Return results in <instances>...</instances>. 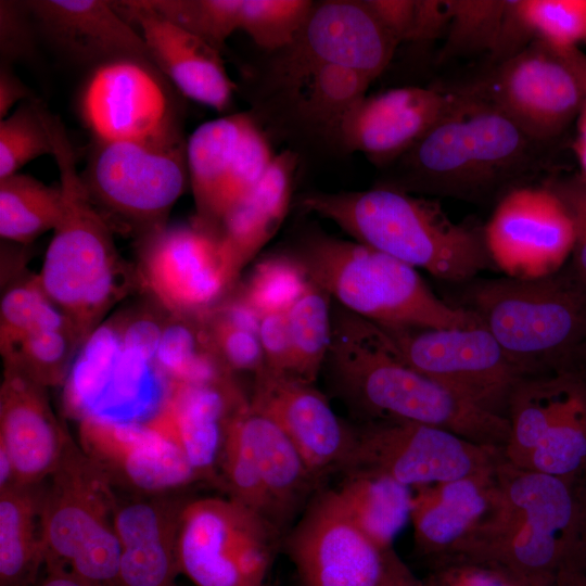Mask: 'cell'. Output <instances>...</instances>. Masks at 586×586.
Returning a JSON list of instances; mask_svg holds the SVG:
<instances>
[{"label":"cell","instance_id":"obj_57","mask_svg":"<svg viewBox=\"0 0 586 586\" xmlns=\"http://www.w3.org/2000/svg\"><path fill=\"white\" fill-rule=\"evenodd\" d=\"M43 570L44 574L34 586H91L65 571L48 568Z\"/></svg>","mask_w":586,"mask_h":586},{"label":"cell","instance_id":"obj_26","mask_svg":"<svg viewBox=\"0 0 586 586\" xmlns=\"http://www.w3.org/2000/svg\"><path fill=\"white\" fill-rule=\"evenodd\" d=\"M112 3L140 34L151 62L183 98L217 112L229 107L235 85L220 51L170 22L146 0Z\"/></svg>","mask_w":586,"mask_h":586},{"label":"cell","instance_id":"obj_3","mask_svg":"<svg viewBox=\"0 0 586 586\" xmlns=\"http://www.w3.org/2000/svg\"><path fill=\"white\" fill-rule=\"evenodd\" d=\"M42 117L54 146L63 213L35 277L86 340L139 281L137 270L117 252L115 231L85 188L64 124L47 106Z\"/></svg>","mask_w":586,"mask_h":586},{"label":"cell","instance_id":"obj_44","mask_svg":"<svg viewBox=\"0 0 586 586\" xmlns=\"http://www.w3.org/2000/svg\"><path fill=\"white\" fill-rule=\"evenodd\" d=\"M174 24L220 51L240 29L242 0H146Z\"/></svg>","mask_w":586,"mask_h":586},{"label":"cell","instance_id":"obj_61","mask_svg":"<svg viewBox=\"0 0 586 586\" xmlns=\"http://www.w3.org/2000/svg\"><path fill=\"white\" fill-rule=\"evenodd\" d=\"M584 105L586 106V99H585V103H584Z\"/></svg>","mask_w":586,"mask_h":586},{"label":"cell","instance_id":"obj_52","mask_svg":"<svg viewBox=\"0 0 586 586\" xmlns=\"http://www.w3.org/2000/svg\"><path fill=\"white\" fill-rule=\"evenodd\" d=\"M576 519L565 563L586 571V475L575 483Z\"/></svg>","mask_w":586,"mask_h":586},{"label":"cell","instance_id":"obj_28","mask_svg":"<svg viewBox=\"0 0 586 586\" xmlns=\"http://www.w3.org/2000/svg\"><path fill=\"white\" fill-rule=\"evenodd\" d=\"M71 434L50 405L47 387L3 367L0 386V450L16 484L44 482L59 464Z\"/></svg>","mask_w":586,"mask_h":586},{"label":"cell","instance_id":"obj_18","mask_svg":"<svg viewBox=\"0 0 586 586\" xmlns=\"http://www.w3.org/2000/svg\"><path fill=\"white\" fill-rule=\"evenodd\" d=\"M139 285L170 314L203 316L238 279L219 239L194 220L138 240Z\"/></svg>","mask_w":586,"mask_h":586},{"label":"cell","instance_id":"obj_25","mask_svg":"<svg viewBox=\"0 0 586 586\" xmlns=\"http://www.w3.org/2000/svg\"><path fill=\"white\" fill-rule=\"evenodd\" d=\"M456 90L400 87L366 95L341 129V150L384 169L412 148L453 106Z\"/></svg>","mask_w":586,"mask_h":586},{"label":"cell","instance_id":"obj_6","mask_svg":"<svg viewBox=\"0 0 586 586\" xmlns=\"http://www.w3.org/2000/svg\"><path fill=\"white\" fill-rule=\"evenodd\" d=\"M291 256L337 305L384 329L481 326L471 310L437 297L417 269L356 241L315 230Z\"/></svg>","mask_w":586,"mask_h":586},{"label":"cell","instance_id":"obj_30","mask_svg":"<svg viewBox=\"0 0 586 586\" xmlns=\"http://www.w3.org/2000/svg\"><path fill=\"white\" fill-rule=\"evenodd\" d=\"M497 468L412 488L410 522L421 556L437 561L461 550L492 508Z\"/></svg>","mask_w":586,"mask_h":586},{"label":"cell","instance_id":"obj_40","mask_svg":"<svg viewBox=\"0 0 586 586\" xmlns=\"http://www.w3.org/2000/svg\"><path fill=\"white\" fill-rule=\"evenodd\" d=\"M202 317L212 344L229 371L255 375L265 368L259 316L249 305L239 297L224 300Z\"/></svg>","mask_w":586,"mask_h":586},{"label":"cell","instance_id":"obj_1","mask_svg":"<svg viewBox=\"0 0 586 586\" xmlns=\"http://www.w3.org/2000/svg\"><path fill=\"white\" fill-rule=\"evenodd\" d=\"M337 395L361 422L397 421L438 428L504 448L507 418L486 411L408 366L387 332L342 306L332 307L324 362Z\"/></svg>","mask_w":586,"mask_h":586},{"label":"cell","instance_id":"obj_31","mask_svg":"<svg viewBox=\"0 0 586 586\" xmlns=\"http://www.w3.org/2000/svg\"><path fill=\"white\" fill-rule=\"evenodd\" d=\"M275 99L308 135L341 149V129L371 84L356 71L329 64L272 65Z\"/></svg>","mask_w":586,"mask_h":586},{"label":"cell","instance_id":"obj_45","mask_svg":"<svg viewBox=\"0 0 586 586\" xmlns=\"http://www.w3.org/2000/svg\"><path fill=\"white\" fill-rule=\"evenodd\" d=\"M313 3L308 0H242L240 30L258 47L276 52L293 41Z\"/></svg>","mask_w":586,"mask_h":586},{"label":"cell","instance_id":"obj_47","mask_svg":"<svg viewBox=\"0 0 586 586\" xmlns=\"http://www.w3.org/2000/svg\"><path fill=\"white\" fill-rule=\"evenodd\" d=\"M67 320L41 290L36 277H30L13 283L3 293L0 305V345Z\"/></svg>","mask_w":586,"mask_h":586},{"label":"cell","instance_id":"obj_56","mask_svg":"<svg viewBox=\"0 0 586 586\" xmlns=\"http://www.w3.org/2000/svg\"><path fill=\"white\" fill-rule=\"evenodd\" d=\"M545 186L559 196L571 215L586 220V186L555 183Z\"/></svg>","mask_w":586,"mask_h":586},{"label":"cell","instance_id":"obj_14","mask_svg":"<svg viewBox=\"0 0 586 586\" xmlns=\"http://www.w3.org/2000/svg\"><path fill=\"white\" fill-rule=\"evenodd\" d=\"M468 87L528 136L549 143L583 109L586 65L575 55V49L560 51L535 39Z\"/></svg>","mask_w":586,"mask_h":586},{"label":"cell","instance_id":"obj_21","mask_svg":"<svg viewBox=\"0 0 586 586\" xmlns=\"http://www.w3.org/2000/svg\"><path fill=\"white\" fill-rule=\"evenodd\" d=\"M78 437L117 493L156 495L200 483L178 446L148 425L84 419Z\"/></svg>","mask_w":586,"mask_h":586},{"label":"cell","instance_id":"obj_33","mask_svg":"<svg viewBox=\"0 0 586 586\" xmlns=\"http://www.w3.org/2000/svg\"><path fill=\"white\" fill-rule=\"evenodd\" d=\"M46 481L0 489V586H34L44 568Z\"/></svg>","mask_w":586,"mask_h":586},{"label":"cell","instance_id":"obj_2","mask_svg":"<svg viewBox=\"0 0 586 586\" xmlns=\"http://www.w3.org/2000/svg\"><path fill=\"white\" fill-rule=\"evenodd\" d=\"M405 154L384 168L382 187L480 202L528 186L542 170L545 142L470 87Z\"/></svg>","mask_w":586,"mask_h":586},{"label":"cell","instance_id":"obj_60","mask_svg":"<svg viewBox=\"0 0 586 586\" xmlns=\"http://www.w3.org/2000/svg\"><path fill=\"white\" fill-rule=\"evenodd\" d=\"M266 586H275V585L267 584Z\"/></svg>","mask_w":586,"mask_h":586},{"label":"cell","instance_id":"obj_32","mask_svg":"<svg viewBox=\"0 0 586 586\" xmlns=\"http://www.w3.org/2000/svg\"><path fill=\"white\" fill-rule=\"evenodd\" d=\"M297 166L296 152L276 153L259 182L221 221L217 238L238 277L280 229L291 203Z\"/></svg>","mask_w":586,"mask_h":586},{"label":"cell","instance_id":"obj_43","mask_svg":"<svg viewBox=\"0 0 586 586\" xmlns=\"http://www.w3.org/2000/svg\"><path fill=\"white\" fill-rule=\"evenodd\" d=\"M514 10L534 39L557 50L586 39V0H514Z\"/></svg>","mask_w":586,"mask_h":586},{"label":"cell","instance_id":"obj_16","mask_svg":"<svg viewBox=\"0 0 586 586\" xmlns=\"http://www.w3.org/2000/svg\"><path fill=\"white\" fill-rule=\"evenodd\" d=\"M276 153L253 112L234 113L200 125L187 139L193 220L217 237L227 214L259 182Z\"/></svg>","mask_w":586,"mask_h":586},{"label":"cell","instance_id":"obj_54","mask_svg":"<svg viewBox=\"0 0 586 586\" xmlns=\"http://www.w3.org/2000/svg\"><path fill=\"white\" fill-rule=\"evenodd\" d=\"M379 586H424L400 560L394 549L386 551L385 570Z\"/></svg>","mask_w":586,"mask_h":586},{"label":"cell","instance_id":"obj_58","mask_svg":"<svg viewBox=\"0 0 586 586\" xmlns=\"http://www.w3.org/2000/svg\"><path fill=\"white\" fill-rule=\"evenodd\" d=\"M553 586H586V571L564 563L557 574Z\"/></svg>","mask_w":586,"mask_h":586},{"label":"cell","instance_id":"obj_17","mask_svg":"<svg viewBox=\"0 0 586 586\" xmlns=\"http://www.w3.org/2000/svg\"><path fill=\"white\" fill-rule=\"evenodd\" d=\"M384 330L408 366L507 418L511 394L526 375L484 327Z\"/></svg>","mask_w":586,"mask_h":586},{"label":"cell","instance_id":"obj_7","mask_svg":"<svg viewBox=\"0 0 586 586\" xmlns=\"http://www.w3.org/2000/svg\"><path fill=\"white\" fill-rule=\"evenodd\" d=\"M575 519V483L505 460L489 512L455 556L495 563L530 586H553Z\"/></svg>","mask_w":586,"mask_h":586},{"label":"cell","instance_id":"obj_50","mask_svg":"<svg viewBox=\"0 0 586 586\" xmlns=\"http://www.w3.org/2000/svg\"><path fill=\"white\" fill-rule=\"evenodd\" d=\"M258 336L264 352L265 368L289 377L292 367V345L286 310L262 315Z\"/></svg>","mask_w":586,"mask_h":586},{"label":"cell","instance_id":"obj_24","mask_svg":"<svg viewBox=\"0 0 586 586\" xmlns=\"http://www.w3.org/2000/svg\"><path fill=\"white\" fill-rule=\"evenodd\" d=\"M249 402L234 375L176 382L162 413L148 426L175 443L200 483L220 489V466L231 423Z\"/></svg>","mask_w":586,"mask_h":586},{"label":"cell","instance_id":"obj_46","mask_svg":"<svg viewBox=\"0 0 586 586\" xmlns=\"http://www.w3.org/2000/svg\"><path fill=\"white\" fill-rule=\"evenodd\" d=\"M307 283L305 272L292 256H273L255 267L238 297L260 317L288 310Z\"/></svg>","mask_w":586,"mask_h":586},{"label":"cell","instance_id":"obj_10","mask_svg":"<svg viewBox=\"0 0 586 586\" xmlns=\"http://www.w3.org/2000/svg\"><path fill=\"white\" fill-rule=\"evenodd\" d=\"M80 176L115 232L140 240L168 225L190 187L183 132L142 141H92Z\"/></svg>","mask_w":586,"mask_h":586},{"label":"cell","instance_id":"obj_12","mask_svg":"<svg viewBox=\"0 0 586 586\" xmlns=\"http://www.w3.org/2000/svg\"><path fill=\"white\" fill-rule=\"evenodd\" d=\"M282 537L227 496L190 498L178 533L180 574L195 586H266Z\"/></svg>","mask_w":586,"mask_h":586},{"label":"cell","instance_id":"obj_37","mask_svg":"<svg viewBox=\"0 0 586 586\" xmlns=\"http://www.w3.org/2000/svg\"><path fill=\"white\" fill-rule=\"evenodd\" d=\"M63 213L61 187L33 176L14 174L0 179V235L2 241L27 245L54 230Z\"/></svg>","mask_w":586,"mask_h":586},{"label":"cell","instance_id":"obj_4","mask_svg":"<svg viewBox=\"0 0 586 586\" xmlns=\"http://www.w3.org/2000/svg\"><path fill=\"white\" fill-rule=\"evenodd\" d=\"M298 205L354 241L442 280L469 281L493 263L483 230L453 221L435 201L397 189L308 192Z\"/></svg>","mask_w":586,"mask_h":586},{"label":"cell","instance_id":"obj_39","mask_svg":"<svg viewBox=\"0 0 586 586\" xmlns=\"http://www.w3.org/2000/svg\"><path fill=\"white\" fill-rule=\"evenodd\" d=\"M332 298L308 280L286 310L292 345L290 378L314 384L332 340Z\"/></svg>","mask_w":586,"mask_h":586},{"label":"cell","instance_id":"obj_22","mask_svg":"<svg viewBox=\"0 0 586 586\" xmlns=\"http://www.w3.org/2000/svg\"><path fill=\"white\" fill-rule=\"evenodd\" d=\"M397 42L366 0L314 1L293 41L276 51L273 64H329L372 82L390 64Z\"/></svg>","mask_w":586,"mask_h":586},{"label":"cell","instance_id":"obj_5","mask_svg":"<svg viewBox=\"0 0 586 586\" xmlns=\"http://www.w3.org/2000/svg\"><path fill=\"white\" fill-rule=\"evenodd\" d=\"M167 314L149 298L85 340L62 386L68 417L149 425L162 413L175 385L157 359Z\"/></svg>","mask_w":586,"mask_h":586},{"label":"cell","instance_id":"obj_48","mask_svg":"<svg viewBox=\"0 0 586 586\" xmlns=\"http://www.w3.org/2000/svg\"><path fill=\"white\" fill-rule=\"evenodd\" d=\"M434 563L424 586H530L495 563L470 557L450 556Z\"/></svg>","mask_w":586,"mask_h":586},{"label":"cell","instance_id":"obj_15","mask_svg":"<svg viewBox=\"0 0 586 586\" xmlns=\"http://www.w3.org/2000/svg\"><path fill=\"white\" fill-rule=\"evenodd\" d=\"M344 472L367 470L412 488L495 470L505 449L411 422H361Z\"/></svg>","mask_w":586,"mask_h":586},{"label":"cell","instance_id":"obj_36","mask_svg":"<svg viewBox=\"0 0 586 586\" xmlns=\"http://www.w3.org/2000/svg\"><path fill=\"white\" fill-rule=\"evenodd\" d=\"M576 483L586 475V372H579L526 467Z\"/></svg>","mask_w":586,"mask_h":586},{"label":"cell","instance_id":"obj_35","mask_svg":"<svg viewBox=\"0 0 586 586\" xmlns=\"http://www.w3.org/2000/svg\"><path fill=\"white\" fill-rule=\"evenodd\" d=\"M579 372L531 375L517 384L507 410L510 435L505 457L509 463L526 467Z\"/></svg>","mask_w":586,"mask_h":586},{"label":"cell","instance_id":"obj_55","mask_svg":"<svg viewBox=\"0 0 586 586\" xmlns=\"http://www.w3.org/2000/svg\"><path fill=\"white\" fill-rule=\"evenodd\" d=\"M571 216L575 225V242L571 254L573 259L569 268L586 291V220Z\"/></svg>","mask_w":586,"mask_h":586},{"label":"cell","instance_id":"obj_59","mask_svg":"<svg viewBox=\"0 0 586 586\" xmlns=\"http://www.w3.org/2000/svg\"><path fill=\"white\" fill-rule=\"evenodd\" d=\"M574 151L586 176V106L583 105L578 120V133L574 142Z\"/></svg>","mask_w":586,"mask_h":586},{"label":"cell","instance_id":"obj_38","mask_svg":"<svg viewBox=\"0 0 586 586\" xmlns=\"http://www.w3.org/2000/svg\"><path fill=\"white\" fill-rule=\"evenodd\" d=\"M85 340L68 320L44 327L0 346L3 367L44 387L63 386Z\"/></svg>","mask_w":586,"mask_h":586},{"label":"cell","instance_id":"obj_49","mask_svg":"<svg viewBox=\"0 0 586 586\" xmlns=\"http://www.w3.org/2000/svg\"><path fill=\"white\" fill-rule=\"evenodd\" d=\"M36 23L26 1H0L1 63L30 59L36 50Z\"/></svg>","mask_w":586,"mask_h":586},{"label":"cell","instance_id":"obj_34","mask_svg":"<svg viewBox=\"0 0 586 586\" xmlns=\"http://www.w3.org/2000/svg\"><path fill=\"white\" fill-rule=\"evenodd\" d=\"M333 489L354 523L382 550L410 521L412 489L394 479L367 470L342 473Z\"/></svg>","mask_w":586,"mask_h":586},{"label":"cell","instance_id":"obj_23","mask_svg":"<svg viewBox=\"0 0 586 586\" xmlns=\"http://www.w3.org/2000/svg\"><path fill=\"white\" fill-rule=\"evenodd\" d=\"M249 400L283 431L320 483L344 471L352 456L355 429L336 416L314 384L264 368L254 375Z\"/></svg>","mask_w":586,"mask_h":586},{"label":"cell","instance_id":"obj_29","mask_svg":"<svg viewBox=\"0 0 586 586\" xmlns=\"http://www.w3.org/2000/svg\"><path fill=\"white\" fill-rule=\"evenodd\" d=\"M37 29L64 56L90 67L123 56L149 58L140 34L103 0L26 1Z\"/></svg>","mask_w":586,"mask_h":586},{"label":"cell","instance_id":"obj_20","mask_svg":"<svg viewBox=\"0 0 586 586\" xmlns=\"http://www.w3.org/2000/svg\"><path fill=\"white\" fill-rule=\"evenodd\" d=\"M303 586H379L386 551L349 518L333 489L318 491L285 535Z\"/></svg>","mask_w":586,"mask_h":586},{"label":"cell","instance_id":"obj_53","mask_svg":"<svg viewBox=\"0 0 586 586\" xmlns=\"http://www.w3.org/2000/svg\"><path fill=\"white\" fill-rule=\"evenodd\" d=\"M36 98L14 73L11 64L0 63V119L5 118L15 104Z\"/></svg>","mask_w":586,"mask_h":586},{"label":"cell","instance_id":"obj_42","mask_svg":"<svg viewBox=\"0 0 586 586\" xmlns=\"http://www.w3.org/2000/svg\"><path fill=\"white\" fill-rule=\"evenodd\" d=\"M42 102L28 99L0 120V179L17 174L27 163L54 154V146L44 124Z\"/></svg>","mask_w":586,"mask_h":586},{"label":"cell","instance_id":"obj_27","mask_svg":"<svg viewBox=\"0 0 586 586\" xmlns=\"http://www.w3.org/2000/svg\"><path fill=\"white\" fill-rule=\"evenodd\" d=\"M116 494L118 586H177L180 518L190 497L186 491Z\"/></svg>","mask_w":586,"mask_h":586},{"label":"cell","instance_id":"obj_19","mask_svg":"<svg viewBox=\"0 0 586 586\" xmlns=\"http://www.w3.org/2000/svg\"><path fill=\"white\" fill-rule=\"evenodd\" d=\"M483 232L493 264L514 279L556 273L575 242L569 209L546 186L519 187L505 194Z\"/></svg>","mask_w":586,"mask_h":586},{"label":"cell","instance_id":"obj_11","mask_svg":"<svg viewBox=\"0 0 586 586\" xmlns=\"http://www.w3.org/2000/svg\"><path fill=\"white\" fill-rule=\"evenodd\" d=\"M320 482L283 431L250 400L235 415L220 466V491L283 537Z\"/></svg>","mask_w":586,"mask_h":586},{"label":"cell","instance_id":"obj_41","mask_svg":"<svg viewBox=\"0 0 586 586\" xmlns=\"http://www.w3.org/2000/svg\"><path fill=\"white\" fill-rule=\"evenodd\" d=\"M450 12L438 61L494 52L502 30L508 0H447Z\"/></svg>","mask_w":586,"mask_h":586},{"label":"cell","instance_id":"obj_8","mask_svg":"<svg viewBox=\"0 0 586 586\" xmlns=\"http://www.w3.org/2000/svg\"><path fill=\"white\" fill-rule=\"evenodd\" d=\"M467 304L526 377L581 371L586 291L570 268L538 279L474 282Z\"/></svg>","mask_w":586,"mask_h":586},{"label":"cell","instance_id":"obj_9","mask_svg":"<svg viewBox=\"0 0 586 586\" xmlns=\"http://www.w3.org/2000/svg\"><path fill=\"white\" fill-rule=\"evenodd\" d=\"M116 491L71 436L46 481L41 510L44 568L91 586H118Z\"/></svg>","mask_w":586,"mask_h":586},{"label":"cell","instance_id":"obj_51","mask_svg":"<svg viewBox=\"0 0 586 586\" xmlns=\"http://www.w3.org/2000/svg\"><path fill=\"white\" fill-rule=\"evenodd\" d=\"M366 2L397 44L412 42L418 0H366Z\"/></svg>","mask_w":586,"mask_h":586},{"label":"cell","instance_id":"obj_13","mask_svg":"<svg viewBox=\"0 0 586 586\" xmlns=\"http://www.w3.org/2000/svg\"><path fill=\"white\" fill-rule=\"evenodd\" d=\"M181 98L150 59L123 56L90 67L76 107L92 141H142L182 132Z\"/></svg>","mask_w":586,"mask_h":586}]
</instances>
